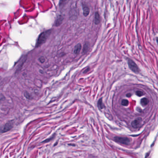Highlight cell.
I'll list each match as a JSON object with an SVG mask.
<instances>
[{
	"label": "cell",
	"mask_w": 158,
	"mask_h": 158,
	"mask_svg": "<svg viewBox=\"0 0 158 158\" xmlns=\"http://www.w3.org/2000/svg\"><path fill=\"white\" fill-rule=\"evenodd\" d=\"M114 140L117 143L123 145H128L131 142L130 139L126 137L116 136L114 137Z\"/></svg>",
	"instance_id": "obj_2"
},
{
	"label": "cell",
	"mask_w": 158,
	"mask_h": 158,
	"mask_svg": "<svg viewBox=\"0 0 158 158\" xmlns=\"http://www.w3.org/2000/svg\"><path fill=\"white\" fill-rule=\"evenodd\" d=\"M13 127V124L11 122L7 123L6 124L4 128L3 129V132H6V131H8L10 129H11V128Z\"/></svg>",
	"instance_id": "obj_8"
},
{
	"label": "cell",
	"mask_w": 158,
	"mask_h": 158,
	"mask_svg": "<svg viewBox=\"0 0 158 158\" xmlns=\"http://www.w3.org/2000/svg\"><path fill=\"white\" fill-rule=\"evenodd\" d=\"M149 103V100L147 98H142L141 101V104L143 106H146Z\"/></svg>",
	"instance_id": "obj_10"
},
{
	"label": "cell",
	"mask_w": 158,
	"mask_h": 158,
	"mask_svg": "<svg viewBox=\"0 0 158 158\" xmlns=\"http://www.w3.org/2000/svg\"><path fill=\"white\" fill-rule=\"evenodd\" d=\"M83 15L85 17H87L89 15V14L90 13V9L87 7V6H85L83 7Z\"/></svg>",
	"instance_id": "obj_9"
},
{
	"label": "cell",
	"mask_w": 158,
	"mask_h": 158,
	"mask_svg": "<svg viewBox=\"0 0 158 158\" xmlns=\"http://www.w3.org/2000/svg\"><path fill=\"white\" fill-rule=\"evenodd\" d=\"M127 97H130L131 96V94L130 93H128L127 94Z\"/></svg>",
	"instance_id": "obj_15"
},
{
	"label": "cell",
	"mask_w": 158,
	"mask_h": 158,
	"mask_svg": "<svg viewBox=\"0 0 158 158\" xmlns=\"http://www.w3.org/2000/svg\"><path fill=\"white\" fill-rule=\"evenodd\" d=\"M98 108L99 109H103L104 107V104L103 103L102 98H100L98 100Z\"/></svg>",
	"instance_id": "obj_11"
},
{
	"label": "cell",
	"mask_w": 158,
	"mask_h": 158,
	"mask_svg": "<svg viewBox=\"0 0 158 158\" xmlns=\"http://www.w3.org/2000/svg\"><path fill=\"white\" fill-rule=\"evenodd\" d=\"M128 67L132 71H133L134 72L136 73H138L139 71V68L136 63L130 59H128Z\"/></svg>",
	"instance_id": "obj_3"
},
{
	"label": "cell",
	"mask_w": 158,
	"mask_h": 158,
	"mask_svg": "<svg viewBox=\"0 0 158 158\" xmlns=\"http://www.w3.org/2000/svg\"><path fill=\"white\" fill-rule=\"evenodd\" d=\"M50 33H51V31L50 30H48V31H45L41 33L38 36L36 45V47L40 46L41 45L45 43V42L46 41L47 39L48 38V36L49 35Z\"/></svg>",
	"instance_id": "obj_1"
},
{
	"label": "cell",
	"mask_w": 158,
	"mask_h": 158,
	"mask_svg": "<svg viewBox=\"0 0 158 158\" xmlns=\"http://www.w3.org/2000/svg\"><path fill=\"white\" fill-rule=\"evenodd\" d=\"M136 95L137 96H138L139 97H141L142 95H143L144 94V93H143L142 91H138L136 92Z\"/></svg>",
	"instance_id": "obj_14"
},
{
	"label": "cell",
	"mask_w": 158,
	"mask_h": 158,
	"mask_svg": "<svg viewBox=\"0 0 158 158\" xmlns=\"http://www.w3.org/2000/svg\"><path fill=\"white\" fill-rule=\"evenodd\" d=\"M63 20V17L62 15H58L55 22V25L56 27H58L62 24Z\"/></svg>",
	"instance_id": "obj_5"
},
{
	"label": "cell",
	"mask_w": 158,
	"mask_h": 158,
	"mask_svg": "<svg viewBox=\"0 0 158 158\" xmlns=\"http://www.w3.org/2000/svg\"><path fill=\"white\" fill-rule=\"evenodd\" d=\"M82 49V45L80 44H78L75 45L74 48V52L75 54H79V53Z\"/></svg>",
	"instance_id": "obj_7"
},
{
	"label": "cell",
	"mask_w": 158,
	"mask_h": 158,
	"mask_svg": "<svg viewBox=\"0 0 158 158\" xmlns=\"http://www.w3.org/2000/svg\"><path fill=\"white\" fill-rule=\"evenodd\" d=\"M101 21V19L100 15L98 13V12H96L94 15V23L96 25H98Z\"/></svg>",
	"instance_id": "obj_6"
},
{
	"label": "cell",
	"mask_w": 158,
	"mask_h": 158,
	"mask_svg": "<svg viewBox=\"0 0 158 158\" xmlns=\"http://www.w3.org/2000/svg\"><path fill=\"white\" fill-rule=\"evenodd\" d=\"M122 105L123 106H127L128 104V101L127 99H123L121 103Z\"/></svg>",
	"instance_id": "obj_12"
},
{
	"label": "cell",
	"mask_w": 158,
	"mask_h": 158,
	"mask_svg": "<svg viewBox=\"0 0 158 158\" xmlns=\"http://www.w3.org/2000/svg\"><path fill=\"white\" fill-rule=\"evenodd\" d=\"M88 48H89V44L87 43H86L84 45V50H83L84 52H85L87 51V50L88 49Z\"/></svg>",
	"instance_id": "obj_13"
},
{
	"label": "cell",
	"mask_w": 158,
	"mask_h": 158,
	"mask_svg": "<svg viewBox=\"0 0 158 158\" xmlns=\"http://www.w3.org/2000/svg\"><path fill=\"white\" fill-rule=\"evenodd\" d=\"M142 123V119L140 117H138L134 120L131 123V126L134 128H139L141 125Z\"/></svg>",
	"instance_id": "obj_4"
},
{
	"label": "cell",
	"mask_w": 158,
	"mask_h": 158,
	"mask_svg": "<svg viewBox=\"0 0 158 158\" xmlns=\"http://www.w3.org/2000/svg\"><path fill=\"white\" fill-rule=\"evenodd\" d=\"M157 43H158V38H157Z\"/></svg>",
	"instance_id": "obj_16"
}]
</instances>
